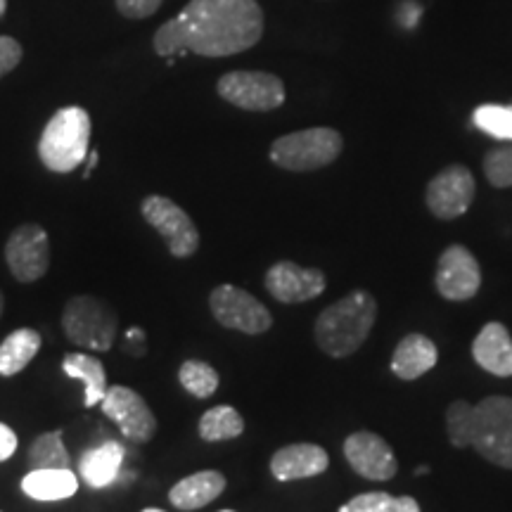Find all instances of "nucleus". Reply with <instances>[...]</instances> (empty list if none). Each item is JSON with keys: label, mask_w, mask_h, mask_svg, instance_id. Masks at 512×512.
Instances as JSON below:
<instances>
[{"label": "nucleus", "mask_w": 512, "mask_h": 512, "mask_svg": "<svg viewBox=\"0 0 512 512\" xmlns=\"http://www.w3.org/2000/svg\"><path fill=\"white\" fill-rule=\"evenodd\" d=\"M261 36L264 12L256 0H190L157 29L152 46L159 57H230L254 48Z\"/></svg>", "instance_id": "obj_1"}, {"label": "nucleus", "mask_w": 512, "mask_h": 512, "mask_svg": "<svg viewBox=\"0 0 512 512\" xmlns=\"http://www.w3.org/2000/svg\"><path fill=\"white\" fill-rule=\"evenodd\" d=\"M377 320V302L366 290L351 292L349 297L330 304L328 309L316 318L318 347L332 358H347L358 351L366 342L370 330L375 328Z\"/></svg>", "instance_id": "obj_2"}, {"label": "nucleus", "mask_w": 512, "mask_h": 512, "mask_svg": "<svg viewBox=\"0 0 512 512\" xmlns=\"http://www.w3.org/2000/svg\"><path fill=\"white\" fill-rule=\"evenodd\" d=\"M91 117L83 107H62L43 128L38 157L53 174H72L88 157Z\"/></svg>", "instance_id": "obj_3"}, {"label": "nucleus", "mask_w": 512, "mask_h": 512, "mask_svg": "<svg viewBox=\"0 0 512 512\" xmlns=\"http://www.w3.org/2000/svg\"><path fill=\"white\" fill-rule=\"evenodd\" d=\"M117 328V313L93 294H76L64 304L62 332L76 347L110 351L117 339Z\"/></svg>", "instance_id": "obj_4"}, {"label": "nucleus", "mask_w": 512, "mask_h": 512, "mask_svg": "<svg viewBox=\"0 0 512 512\" xmlns=\"http://www.w3.org/2000/svg\"><path fill=\"white\" fill-rule=\"evenodd\" d=\"M342 133L335 128H304L287 133L271 145V162L285 171H316L342 155Z\"/></svg>", "instance_id": "obj_5"}, {"label": "nucleus", "mask_w": 512, "mask_h": 512, "mask_svg": "<svg viewBox=\"0 0 512 512\" xmlns=\"http://www.w3.org/2000/svg\"><path fill=\"white\" fill-rule=\"evenodd\" d=\"M475 411L477 425L472 446L489 463L512 470V396H486Z\"/></svg>", "instance_id": "obj_6"}, {"label": "nucleus", "mask_w": 512, "mask_h": 512, "mask_svg": "<svg viewBox=\"0 0 512 512\" xmlns=\"http://www.w3.org/2000/svg\"><path fill=\"white\" fill-rule=\"evenodd\" d=\"M140 214L162 235L169 254L176 259H190L200 247V230L185 209L164 195H147L140 204Z\"/></svg>", "instance_id": "obj_7"}, {"label": "nucleus", "mask_w": 512, "mask_h": 512, "mask_svg": "<svg viewBox=\"0 0 512 512\" xmlns=\"http://www.w3.org/2000/svg\"><path fill=\"white\" fill-rule=\"evenodd\" d=\"M209 309L216 323L245 335H264L273 325L271 311L254 294L235 285L214 287L209 294Z\"/></svg>", "instance_id": "obj_8"}, {"label": "nucleus", "mask_w": 512, "mask_h": 512, "mask_svg": "<svg viewBox=\"0 0 512 512\" xmlns=\"http://www.w3.org/2000/svg\"><path fill=\"white\" fill-rule=\"evenodd\" d=\"M216 91L247 112H271L285 102V83L268 72H228L219 79Z\"/></svg>", "instance_id": "obj_9"}, {"label": "nucleus", "mask_w": 512, "mask_h": 512, "mask_svg": "<svg viewBox=\"0 0 512 512\" xmlns=\"http://www.w3.org/2000/svg\"><path fill=\"white\" fill-rule=\"evenodd\" d=\"M5 261L19 283H36L50 268V240L43 226L24 223L5 242Z\"/></svg>", "instance_id": "obj_10"}, {"label": "nucleus", "mask_w": 512, "mask_h": 512, "mask_svg": "<svg viewBox=\"0 0 512 512\" xmlns=\"http://www.w3.org/2000/svg\"><path fill=\"white\" fill-rule=\"evenodd\" d=\"M100 406L102 413L119 427L126 439L145 444L157 434L155 413L136 389L124 387V384H112L107 389L105 399L100 401Z\"/></svg>", "instance_id": "obj_11"}, {"label": "nucleus", "mask_w": 512, "mask_h": 512, "mask_svg": "<svg viewBox=\"0 0 512 512\" xmlns=\"http://www.w3.org/2000/svg\"><path fill=\"white\" fill-rule=\"evenodd\" d=\"M475 192V176H472V171L467 166H446L427 185V209L441 221H453L470 209V204L475 202Z\"/></svg>", "instance_id": "obj_12"}, {"label": "nucleus", "mask_w": 512, "mask_h": 512, "mask_svg": "<svg viewBox=\"0 0 512 512\" xmlns=\"http://www.w3.org/2000/svg\"><path fill=\"white\" fill-rule=\"evenodd\" d=\"M434 285L448 302H467L475 297L482 285V271H479L475 254L463 245L446 247L439 256Z\"/></svg>", "instance_id": "obj_13"}, {"label": "nucleus", "mask_w": 512, "mask_h": 512, "mask_svg": "<svg viewBox=\"0 0 512 512\" xmlns=\"http://www.w3.org/2000/svg\"><path fill=\"white\" fill-rule=\"evenodd\" d=\"M264 285L275 302L302 304L320 297L328 280L318 268H304L294 261H278L266 271Z\"/></svg>", "instance_id": "obj_14"}, {"label": "nucleus", "mask_w": 512, "mask_h": 512, "mask_svg": "<svg viewBox=\"0 0 512 512\" xmlns=\"http://www.w3.org/2000/svg\"><path fill=\"white\" fill-rule=\"evenodd\" d=\"M344 456L356 475L370 482H387L396 475V456L380 434L354 432L344 441Z\"/></svg>", "instance_id": "obj_15"}, {"label": "nucleus", "mask_w": 512, "mask_h": 512, "mask_svg": "<svg viewBox=\"0 0 512 512\" xmlns=\"http://www.w3.org/2000/svg\"><path fill=\"white\" fill-rule=\"evenodd\" d=\"M330 465V456L318 444H290L273 453L271 475L278 482H294L323 475Z\"/></svg>", "instance_id": "obj_16"}, {"label": "nucleus", "mask_w": 512, "mask_h": 512, "mask_svg": "<svg viewBox=\"0 0 512 512\" xmlns=\"http://www.w3.org/2000/svg\"><path fill=\"white\" fill-rule=\"evenodd\" d=\"M472 358L496 377H512V337L503 323H486L472 342Z\"/></svg>", "instance_id": "obj_17"}, {"label": "nucleus", "mask_w": 512, "mask_h": 512, "mask_svg": "<svg viewBox=\"0 0 512 512\" xmlns=\"http://www.w3.org/2000/svg\"><path fill=\"white\" fill-rule=\"evenodd\" d=\"M439 361V349L430 337L418 335H406L399 342V347L394 349L392 356V373L399 380H418L425 373L437 366Z\"/></svg>", "instance_id": "obj_18"}, {"label": "nucleus", "mask_w": 512, "mask_h": 512, "mask_svg": "<svg viewBox=\"0 0 512 512\" xmlns=\"http://www.w3.org/2000/svg\"><path fill=\"white\" fill-rule=\"evenodd\" d=\"M226 491V477L219 470H202L185 477L169 491V501L178 510H200Z\"/></svg>", "instance_id": "obj_19"}, {"label": "nucleus", "mask_w": 512, "mask_h": 512, "mask_svg": "<svg viewBox=\"0 0 512 512\" xmlns=\"http://www.w3.org/2000/svg\"><path fill=\"white\" fill-rule=\"evenodd\" d=\"M121 463H124V446L117 441H105L86 451L79 460V475L91 489H105L119 477Z\"/></svg>", "instance_id": "obj_20"}, {"label": "nucleus", "mask_w": 512, "mask_h": 512, "mask_svg": "<svg viewBox=\"0 0 512 512\" xmlns=\"http://www.w3.org/2000/svg\"><path fill=\"white\" fill-rule=\"evenodd\" d=\"M22 491L34 501H64L79 491V477L69 467H64V470H31L22 479Z\"/></svg>", "instance_id": "obj_21"}, {"label": "nucleus", "mask_w": 512, "mask_h": 512, "mask_svg": "<svg viewBox=\"0 0 512 512\" xmlns=\"http://www.w3.org/2000/svg\"><path fill=\"white\" fill-rule=\"evenodd\" d=\"M62 370L74 380H81L83 387H86V401L83 406L93 408L100 406V401L105 399L107 394V375H105V366H102L100 358H95L91 354H67L62 358Z\"/></svg>", "instance_id": "obj_22"}, {"label": "nucleus", "mask_w": 512, "mask_h": 512, "mask_svg": "<svg viewBox=\"0 0 512 512\" xmlns=\"http://www.w3.org/2000/svg\"><path fill=\"white\" fill-rule=\"evenodd\" d=\"M41 351V335L34 328H19L10 332L0 344V375L12 377L22 373Z\"/></svg>", "instance_id": "obj_23"}, {"label": "nucleus", "mask_w": 512, "mask_h": 512, "mask_svg": "<svg viewBox=\"0 0 512 512\" xmlns=\"http://www.w3.org/2000/svg\"><path fill=\"white\" fill-rule=\"evenodd\" d=\"M202 441H228L245 432V420L233 406L209 408L197 425Z\"/></svg>", "instance_id": "obj_24"}, {"label": "nucleus", "mask_w": 512, "mask_h": 512, "mask_svg": "<svg viewBox=\"0 0 512 512\" xmlns=\"http://www.w3.org/2000/svg\"><path fill=\"white\" fill-rule=\"evenodd\" d=\"M27 463L31 470H64V467L72 465V458L64 448L62 432H46L36 437L34 444L29 446Z\"/></svg>", "instance_id": "obj_25"}, {"label": "nucleus", "mask_w": 512, "mask_h": 512, "mask_svg": "<svg viewBox=\"0 0 512 512\" xmlns=\"http://www.w3.org/2000/svg\"><path fill=\"white\" fill-rule=\"evenodd\" d=\"M339 512H420V505L411 496H392L384 491L354 496Z\"/></svg>", "instance_id": "obj_26"}, {"label": "nucleus", "mask_w": 512, "mask_h": 512, "mask_svg": "<svg viewBox=\"0 0 512 512\" xmlns=\"http://www.w3.org/2000/svg\"><path fill=\"white\" fill-rule=\"evenodd\" d=\"M178 380L195 399H209L219 389V373L204 361H185L178 370Z\"/></svg>", "instance_id": "obj_27"}, {"label": "nucleus", "mask_w": 512, "mask_h": 512, "mask_svg": "<svg viewBox=\"0 0 512 512\" xmlns=\"http://www.w3.org/2000/svg\"><path fill=\"white\" fill-rule=\"evenodd\" d=\"M475 425H477V411L472 403L467 401H453L446 413V430L448 439L456 448L472 446L475 439Z\"/></svg>", "instance_id": "obj_28"}, {"label": "nucleus", "mask_w": 512, "mask_h": 512, "mask_svg": "<svg viewBox=\"0 0 512 512\" xmlns=\"http://www.w3.org/2000/svg\"><path fill=\"white\" fill-rule=\"evenodd\" d=\"M472 121L486 136L512 143V105H479Z\"/></svg>", "instance_id": "obj_29"}, {"label": "nucleus", "mask_w": 512, "mask_h": 512, "mask_svg": "<svg viewBox=\"0 0 512 512\" xmlns=\"http://www.w3.org/2000/svg\"><path fill=\"white\" fill-rule=\"evenodd\" d=\"M484 174L494 188H512V143L496 147L484 157Z\"/></svg>", "instance_id": "obj_30"}, {"label": "nucleus", "mask_w": 512, "mask_h": 512, "mask_svg": "<svg viewBox=\"0 0 512 512\" xmlns=\"http://www.w3.org/2000/svg\"><path fill=\"white\" fill-rule=\"evenodd\" d=\"M164 0H117V10L126 19H147L162 8Z\"/></svg>", "instance_id": "obj_31"}, {"label": "nucleus", "mask_w": 512, "mask_h": 512, "mask_svg": "<svg viewBox=\"0 0 512 512\" xmlns=\"http://www.w3.org/2000/svg\"><path fill=\"white\" fill-rule=\"evenodd\" d=\"M24 50L17 43V38L12 36H0V67L5 74H10L12 69H17V64L22 62Z\"/></svg>", "instance_id": "obj_32"}, {"label": "nucleus", "mask_w": 512, "mask_h": 512, "mask_svg": "<svg viewBox=\"0 0 512 512\" xmlns=\"http://www.w3.org/2000/svg\"><path fill=\"white\" fill-rule=\"evenodd\" d=\"M17 446H19V439L15 430H10L5 422H0V463H5V460L17 451Z\"/></svg>", "instance_id": "obj_33"}, {"label": "nucleus", "mask_w": 512, "mask_h": 512, "mask_svg": "<svg viewBox=\"0 0 512 512\" xmlns=\"http://www.w3.org/2000/svg\"><path fill=\"white\" fill-rule=\"evenodd\" d=\"M145 332L140 328H131L126 332V342H124V351L131 356H145Z\"/></svg>", "instance_id": "obj_34"}, {"label": "nucleus", "mask_w": 512, "mask_h": 512, "mask_svg": "<svg viewBox=\"0 0 512 512\" xmlns=\"http://www.w3.org/2000/svg\"><path fill=\"white\" fill-rule=\"evenodd\" d=\"M98 150H93V152H88V157H86V171H83V178H88V176H91L93 174V169H95V166H98Z\"/></svg>", "instance_id": "obj_35"}, {"label": "nucleus", "mask_w": 512, "mask_h": 512, "mask_svg": "<svg viewBox=\"0 0 512 512\" xmlns=\"http://www.w3.org/2000/svg\"><path fill=\"white\" fill-rule=\"evenodd\" d=\"M5 10H8V0H0V17L5 15Z\"/></svg>", "instance_id": "obj_36"}, {"label": "nucleus", "mask_w": 512, "mask_h": 512, "mask_svg": "<svg viewBox=\"0 0 512 512\" xmlns=\"http://www.w3.org/2000/svg\"><path fill=\"white\" fill-rule=\"evenodd\" d=\"M3 309H5V297H3V290H0V318H3Z\"/></svg>", "instance_id": "obj_37"}, {"label": "nucleus", "mask_w": 512, "mask_h": 512, "mask_svg": "<svg viewBox=\"0 0 512 512\" xmlns=\"http://www.w3.org/2000/svg\"><path fill=\"white\" fill-rule=\"evenodd\" d=\"M427 472H430L427 467H418V470H415V475H427Z\"/></svg>", "instance_id": "obj_38"}, {"label": "nucleus", "mask_w": 512, "mask_h": 512, "mask_svg": "<svg viewBox=\"0 0 512 512\" xmlns=\"http://www.w3.org/2000/svg\"><path fill=\"white\" fill-rule=\"evenodd\" d=\"M143 512H164V510H159V508H147V510H143Z\"/></svg>", "instance_id": "obj_39"}, {"label": "nucleus", "mask_w": 512, "mask_h": 512, "mask_svg": "<svg viewBox=\"0 0 512 512\" xmlns=\"http://www.w3.org/2000/svg\"><path fill=\"white\" fill-rule=\"evenodd\" d=\"M0 76H5V72H3V67H0Z\"/></svg>", "instance_id": "obj_40"}, {"label": "nucleus", "mask_w": 512, "mask_h": 512, "mask_svg": "<svg viewBox=\"0 0 512 512\" xmlns=\"http://www.w3.org/2000/svg\"><path fill=\"white\" fill-rule=\"evenodd\" d=\"M223 512H233V510H223Z\"/></svg>", "instance_id": "obj_41"}]
</instances>
